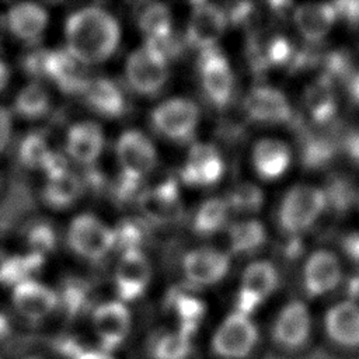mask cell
I'll return each mask as SVG.
<instances>
[{"label":"cell","instance_id":"47","mask_svg":"<svg viewBox=\"0 0 359 359\" xmlns=\"http://www.w3.org/2000/svg\"><path fill=\"white\" fill-rule=\"evenodd\" d=\"M74 359H118L114 352L101 348H84Z\"/></svg>","mask_w":359,"mask_h":359},{"label":"cell","instance_id":"23","mask_svg":"<svg viewBox=\"0 0 359 359\" xmlns=\"http://www.w3.org/2000/svg\"><path fill=\"white\" fill-rule=\"evenodd\" d=\"M142 212L154 222H172L181 215L177 182L167 180L158 187L143 192L139 199Z\"/></svg>","mask_w":359,"mask_h":359},{"label":"cell","instance_id":"26","mask_svg":"<svg viewBox=\"0 0 359 359\" xmlns=\"http://www.w3.org/2000/svg\"><path fill=\"white\" fill-rule=\"evenodd\" d=\"M191 352V335L180 328L156 332L146 346L149 359H188Z\"/></svg>","mask_w":359,"mask_h":359},{"label":"cell","instance_id":"17","mask_svg":"<svg viewBox=\"0 0 359 359\" xmlns=\"http://www.w3.org/2000/svg\"><path fill=\"white\" fill-rule=\"evenodd\" d=\"M244 109L252 121L262 123H282L292 116V107L286 95L269 86L252 88L245 97Z\"/></svg>","mask_w":359,"mask_h":359},{"label":"cell","instance_id":"53","mask_svg":"<svg viewBox=\"0 0 359 359\" xmlns=\"http://www.w3.org/2000/svg\"><path fill=\"white\" fill-rule=\"evenodd\" d=\"M22 359H45V358L38 356V355H27V356H24Z\"/></svg>","mask_w":359,"mask_h":359},{"label":"cell","instance_id":"51","mask_svg":"<svg viewBox=\"0 0 359 359\" xmlns=\"http://www.w3.org/2000/svg\"><path fill=\"white\" fill-rule=\"evenodd\" d=\"M7 83H8V69L3 63V60H0V91L7 86Z\"/></svg>","mask_w":359,"mask_h":359},{"label":"cell","instance_id":"21","mask_svg":"<svg viewBox=\"0 0 359 359\" xmlns=\"http://www.w3.org/2000/svg\"><path fill=\"white\" fill-rule=\"evenodd\" d=\"M79 63L67 50L45 52L42 74L52 79L66 93L84 94L90 80L86 79Z\"/></svg>","mask_w":359,"mask_h":359},{"label":"cell","instance_id":"6","mask_svg":"<svg viewBox=\"0 0 359 359\" xmlns=\"http://www.w3.org/2000/svg\"><path fill=\"white\" fill-rule=\"evenodd\" d=\"M69 247L80 257L98 259L115 244L114 230L93 215L77 216L67 231Z\"/></svg>","mask_w":359,"mask_h":359},{"label":"cell","instance_id":"27","mask_svg":"<svg viewBox=\"0 0 359 359\" xmlns=\"http://www.w3.org/2000/svg\"><path fill=\"white\" fill-rule=\"evenodd\" d=\"M87 104L104 116H118L125 111V100L119 88L107 79H95L88 83L86 91Z\"/></svg>","mask_w":359,"mask_h":359},{"label":"cell","instance_id":"18","mask_svg":"<svg viewBox=\"0 0 359 359\" xmlns=\"http://www.w3.org/2000/svg\"><path fill=\"white\" fill-rule=\"evenodd\" d=\"M224 171L223 160L212 144H194L181 177L189 185H212L217 182Z\"/></svg>","mask_w":359,"mask_h":359},{"label":"cell","instance_id":"16","mask_svg":"<svg viewBox=\"0 0 359 359\" xmlns=\"http://www.w3.org/2000/svg\"><path fill=\"white\" fill-rule=\"evenodd\" d=\"M226 24V13L216 4L195 3L187 28V39L202 50L212 48L222 36Z\"/></svg>","mask_w":359,"mask_h":359},{"label":"cell","instance_id":"40","mask_svg":"<svg viewBox=\"0 0 359 359\" xmlns=\"http://www.w3.org/2000/svg\"><path fill=\"white\" fill-rule=\"evenodd\" d=\"M86 296H87V287H86L84 282L79 280V279H72L70 282H67V285L63 289L62 300H63L65 306L72 313H74L86 302Z\"/></svg>","mask_w":359,"mask_h":359},{"label":"cell","instance_id":"28","mask_svg":"<svg viewBox=\"0 0 359 359\" xmlns=\"http://www.w3.org/2000/svg\"><path fill=\"white\" fill-rule=\"evenodd\" d=\"M83 189L81 178L67 170L62 175L48 180L43 198L45 202L53 208H66L80 198Z\"/></svg>","mask_w":359,"mask_h":359},{"label":"cell","instance_id":"29","mask_svg":"<svg viewBox=\"0 0 359 359\" xmlns=\"http://www.w3.org/2000/svg\"><path fill=\"white\" fill-rule=\"evenodd\" d=\"M140 29L146 34L147 42L161 45L171 35V15L164 4L147 6L139 18Z\"/></svg>","mask_w":359,"mask_h":359},{"label":"cell","instance_id":"15","mask_svg":"<svg viewBox=\"0 0 359 359\" xmlns=\"http://www.w3.org/2000/svg\"><path fill=\"white\" fill-rule=\"evenodd\" d=\"M150 276L151 269L146 255L139 248L125 251L115 271L119 300L128 303L140 297L150 282Z\"/></svg>","mask_w":359,"mask_h":359},{"label":"cell","instance_id":"14","mask_svg":"<svg viewBox=\"0 0 359 359\" xmlns=\"http://www.w3.org/2000/svg\"><path fill=\"white\" fill-rule=\"evenodd\" d=\"M11 302L17 314L31 323H38L57 307L59 296L48 286L28 279L13 286Z\"/></svg>","mask_w":359,"mask_h":359},{"label":"cell","instance_id":"43","mask_svg":"<svg viewBox=\"0 0 359 359\" xmlns=\"http://www.w3.org/2000/svg\"><path fill=\"white\" fill-rule=\"evenodd\" d=\"M338 18H342L351 25H359V1H338L334 3Z\"/></svg>","mask_w":359,"mask_h":359},{"label":"cell","instance_id":"50","mask_svg":"<svg viewBox=\"0 0 359 359\" xmlns=\"http://www.w3.org/2000/svg\"><path fill=\"white\" fill-rule=\"evenodd\" d=\"M251 11V4L250 3H238L236 4L229 14V20H231L233 22H240L243 21Z\"/></svg>","mask_w":359,"mask_h":359},{"label":"cell","instance_id":"24","mask_svg":"<svg viewBox=\"0 0 359 359\" xmlns=\"http://www.w3.org/2000/svg\"><path fill=\"white\" fill-rule=\"evenodd\" d=\"M104 146L102 130L97 123L79 122L74 123L66 139L69 156L83 165L93 164L101 154Z\"/></svg>","mask_w":359,"mask_h":359},{"label":"cell","instance_id":"46","mask_svg":"<svg viewBox=\"0 0 359 359\" xmlns=\"http://www.w3.org/2000/svg\"><path fill=\"white\" fill-rule=\"evenodd\" d=\"M342 250L349 259L359 264V231L349 233L342 238Z\"/></svg>","mask_w":359,"mask_h":359},{"label":"cell","instance_id":"32","mask_svg":"<svg viewBox=\"0 0 359 359\" xmlns=\"http://www.w3.org/2000/svg\"><path fill=\"white\" fill-rule=\"evenodd\" d=\"M229 203L219 198L205 201L195 216L194 227L201 234H210L219 230L227 220Z\"/></svg>","mask_w":359,"mask_h":359},{"label":"cell","instance_id":"5","mask_svg":"<svg viewBox=\"0 0 359 359\" xmlns=\"http://www.w3.org/2000/svg\"><path fill=\"white\" fill-rule=\"evenodd\" d=\"M167 77V57L157 45L147 42L128 57L126 79L137 93H156Z\"/></svg>","mask_w":359,"mask_h":359},{"label":"cell","instance_id":"19","mask_svg":"<svg viewBox=\"0 0 359 359\" xmlns=\"http://www.w3.org/2000/svg\"><path fill=\"white\" fill-rule=\"evenodd\" d=\"M229 269V257L215 248H198L184 258V272L196 286H209L219 282Z\"/></svg>","mask_w":359,"mask_h":359},{"label":"cell","instance_id":"13","mask_svg":"<svg viewBox=\"0 0 359 359\" xmlns=\"http://www.w3.org/2000/svg\"><path fill=\"white\" fill-rule=\"evenodd\" d=\"M323 327L327 338L339 348H359V304L342 300L332 304L324 314Z\"/></svg>","mask_w":359,"mask_h":359},{"label":"cell","instance_id":"11","mask_svg":"<svg viewBox=\"0 0 359 359\" xmlns=\"http://www.w3.org/2000/svg\"><path fill=\"white\" fill-rule=\"evenodd\" d=\"M342 279L338 257L330 250H317L309 255L303 266V285L309 296L320 297L332 292Z\"/></svg>","mask_w":359,"mask_h":359},{"label":"cell","instance_id":"42","mask_svg":"<svg viewBox=\"0 0 359 359\" xmlns=\"http://www.w3.org/2000/svg\"><path fill=\"white\" fill-rule=\"evenodd\" d=\"M42 170L46 172L48 180L55 178L62 175L63 172L67 171V164L65 157L60 153L56 151H50L49 156L46 157V160L42 164Z\"/></svg>","mask_w":359,"mask_h":359},{"label":"cell","instance_id":"48","mask_svg":"<svg viewBox=\"0 0 359 359\" xmlns=\"http://www.w3.org/2000/svg\"><path fill=\"white\" fill-rule=\"evenodd\" d=\"M13 321L10 318V316L0 310V346H3L6 342H8V339L13 337Z\"/></svg>","mask_w":359,"mask_h":359},{"label":"cell","instance_id":"7","mask_svg":"<svg viewBox=\"0 0 359 359\" xmlns=\"http://www.w3.org/2000/svg\"><path fill=\"white\" fill-rule=\"evenodd\" d=\"M91 325L98 348L114 352L128 338L132 318L123 302H107L95 307L91 316Z\"/></svg>","mask_w":359,"mask_h":359},{"label":"cell","instance_id":"35","mask_svg":"<svg viewBox=\"0 0 359 359\" xmlns=\"http://www.w3.org/2000/svg\"><path fill=\"white\" fill-rule=\"evenodd\" d=\"M50 150L42 135L39 133H29L27 135L18 147V157L20 161L28 168H42L43 161L49 156Z\"/></svg>","mask_w":359,"mask_h":359},{"label":"cell","instance_id":"36","mask_svg":"<svg viewBox=\"0 0 359 359\" xmlns=\"http://www.w3.org/2000/svg\"><path fill=\"white\" fill-rule=\"evenodd\" d=\"M227 202L236 210L257 212L264 203V194L258 187L245 182L231 191Z\"/></svg>","mask_w":359,"mask_h":359},{"label":"cell","instance_id":"9","mask_svg":"<svg viewBox=\"0 0 359 359\" xmlns=\"http://www.w3.org/2000/svg\"><path fill=\"white\" fill-rule=\"evenodd\" d=\"M278 280V271L271 262L257 261L250 264L243 273L236 310L251 316L252 311L275 290Z\"/></svg>","mask_w":359,"mask_h":359},{"label":"cell","instance_id":"45","mask_svg":"<svg viewBox=\"0 0 359 359\" xmlns=\"http://www.w3.org/2000/svg\"><path fill=\"white\" fill-rule=\"evenodd\" d=\"M289 56V43L285 39H275L268 48V59L272 63H282Z\"/></svg>","mask_w":359,"mask_h":359},{"label":"cell","instance_id":"41","mask_svg":"<svg viewBox=\"0 0 359 359\" xmlns=\"http://www.w3.org/2000/svg\"><path fill=\"white\" fill-rule=\"evenodd\" d=\"M342 150L346 158L359 167V128L349 130L342 140Z\"/></svg>","mask_w":359,"mask_h":359},{"label":"cell","instance_id":"38","mask_svg":"<svg viewBox=\"0 0 359 359\" xmlns=\"http://www.w3.org/2000/svg\"><path fill=\"white\" fill-rule=\"evenodd\" d=\"M114 237H115V244L118 247L123 248L125 251L129 250H136L142 241V230L140 226L135 222H122L118 224L116 230H114Z\"/></svg>","mask_w":359,"mask_h":359},{"label":"cell","instance_id":"4","mask_svg":"<svg viewBox=\"0 0 359 359\" xmlns=\"http://www.w3.org/2000/svg\"><path fill=\"white\" fill-rule=\"evenodd\" d=\"M311 335V314L306 303L287 302L275 316L271 339L282 351L294 352L304 348Z\"/></svg>","mask_w":359,"mask_h":359},{"label":"cell","instance_id":"12","mask_svg":"<svg viewBox=\"0 0 359 359\" xmlns=\"http://www.w3.org/2000/svg\"><path fill=\"white\" fill-rule=\"evenodd\" d=\"M116 154L122 172L137 180L149 174L157 163L153 143L139 130H126L121 135L116 143Z\"/></svg>","mask_w":359,"mask_h":359},{"label":"cell","instance_id":"39","mask_svg":"<svg viewBox=\"0 0 359 359\" xmlns=\"http://www.w3.org/2000/svg\"><path fill=\"white\" fill-rule=\"evenodd\" d=\"M310 111L317 121H327L334 115L335 102L332 95L325 88H318L316 95L311 98Z\"/></svg>","mask_w":359,"mask_h":359},{"label":"cell","instance_id":"3","mask_svg":"<svg viewBox=\"0 0 359 359\" xmlns=\"http://www.w3.org/2000/svg\"><path fill=\"white\" fill-rule=\"evenodd\" d=\"M327 205L324 189L307 184L294 185L285 194L279 205V226L286 234H300L318 220Z\"/></svg>","mask_w":359,"mask_h":359},{"label":"cell","instance_id":"25","mask_svg":"<svg viewBox=\"0 0 359 359\" xmlns=\"http://www.w3.org/2000/svg\"><path fill=\"white\" fill-rule=\"evenodd\" d=\"M6 21L8 29L17 38L32 42L43 32L48 22V14L38 4L20 3L8 10Z\"/></svg>","mask_w":359,"mask_h":359},{"label":"cell","instance_id":"44","mask_svg":"<svg viewBox=\"0 0 359 359\" xmlns=\"http://www.w3.org/2000/svg\"><path fill=\"white\" fill-rule=\"evenodd\" d=\"M13 130V116L11 112L0 107V153L7 147Z\"/></svg>","mask_w":359,"mask_h":359},{"label":"cell","instance_id":"30","mask_svg":"<svg viewBox=\"0 0 359 359\" xmlns=\"http://www.w3.org/2000/svg\"><path fill=\"white\" fill-rule=\"evenodd\" d=\"M266 238L265 227L258 220H245L236 223L230 229V247L231 251L238 252H251L259 248Z\"/></svg>","mask_w":359,"mask_h":359},{"label":"cell","instance_id":"54","mask_svg":"<svg viewBox=\"0 0 359 359\" xmlns=\"http://www.w3.org/2000/svg\"><path fill=\"white\" fill-rule=\"evenodd\" d=\"M0 359H6V358H4V355H3L1 352H0Z\"/></svg>","mask_w":359,"mask_h":359},{"label":"cell","instance_id":"2","mask_svg":"<svg viewBox=\"0 0 359 359\" xmlns=\"http://www.w3.org/2000/svg\"><path fill=\"white\" fill-rule=\"evenodd\" d=\"M259 341V328L252 317L234 310L215 327L208 349L215 359H251Z\"/></svg>","mask_w":359,"mask_h":359},{"label":"cell","instance_id":"1","mask_svg":"<svg viewBox=\"0 0 359 359\" xmlns=\"http://www.w3.org/2000/svg\"><path fill=\"white\" fill-rule=\"evenodd\" d=\"M67 52L80 63L91 65L109 57L119 43V25L102 8L84 7L66 21Z\"/></svg>","mask_w":359,"mask_h":359},{"label":"cell","instance_id":"22","mask_svg":"<svg viewBox=\"0 0 359 359\" xmlns=\"http://www.w3.org/2000/svg\"><path fill=\"white\" fill-rule=\"evenodd\" d=\"M292 161L289 146L278 139H262L252 149V165L257 174L264 180H276L282 177Z\"/></svg>","mask_w":359,"mask_h":359},{"label":"cell","instance_id":"31","mask_svg":"<svg viewBox=\"0 0 359 359\" xmlns=\"http://www.w3.org/2000/svg\"><path fill=\"white\" fill-rule=\"evenodd\" d=\"M49 94L48 91L36 84L25 86L14 100V109L24 118H39L49 109Z\"/></svg>","mask_w":359,"mask_h":359},{"label":"cell","instance_id":"37","mask_svg":"<svg viewBox=\"0 0 359 359\" xmlns=\"http://www.w3.org/2000/svg\"><path fill=\"white\" fill-rule=\"evenodd\" d=\"M28 244L32 248V252L43 255L53 250L56 244V234L50 224L36 223L28 230Z\"/></svg>","mask_w":359,"mask_h":359},{"label":"cell","instance_id":"8","mask_svg":"<svg viewBox=\"0 0 359 359\" xmlns=\"http://www.w3.org/2000/svg\"><path fill=\"white\" fill-rule=\"evenodd\" d=\"M199 119L198 107L187 98H171L157 105L151 114L154 128L175 140L188 139Z\"/></svg>","mask_w":359,"mask_h":359},{"label":"cell","instance_id":"33","mask_svg":"<svg viewBox=\"0 0 359 359\" xmlns=\"http://www.w3.org/2000/svg\"><path fill=\"white\" fill-rule=\"evenodd\" d=\"M42 264H43V255L36 252H31L27 255L8 257L1 283L15 286L20 282L28 280L31 279L29 276L42 266Z\"/></svg>","mask_w":359,"mask_h":359},{"label":"cell","instance_id":"10","mask_svg":"<svg viewBox=\"0 0 359 359\" xmlns=\"http://www.w3.org/2000/svg\"><path fill=\"white\" fill-rule=\"evenodd\" d=\"M199 72L208 98L216 107L226 105L233 91V74L226 56L215 46L203 49Z\"/></svg>","mask_w":359,"mask_h":359},{"label":"cell","instance_id":"52","mask_svg":"<svg viewBox=\"0 0 359 359\" xmlns=\"http://www.w3.org/2000/svg\"><path fill=\"white\" fill-rule=\"evenodd\" d=\"M8 257H10V255H7V254L0 248V283H1V280H3V273H4L6 264H7V261H8Z\"/></svg>","mask_w":359,"mask_h":359},{"label":"cell","instance_id":"49","mask_svg":"<svg viewBox=\"0 0 359 359\" xmlns=\"http://www.w3.org/2000/svg\"><path fill=\"white\" fill-rule=\"evenodd\" d=\"M346 91L351 101L359 105V70L346 79Z\"/></svg>","mask_w":359,"mask_h":359},{"label":"cell","instance_id":"34","mask_svg":"<svg viewBox=\"0 0 359 359\" xmlns=\"http://www.w3.org/2000/svg\"><path fill=\"white\" fill-rule=\"evenodd\" d=\"M174 309L178 316L177 328L192 335L199 320L203 316L205 304L194 296L181 293V294H177L174 299Z\"/></svg>","mask_w":359,"mask_h":359},{"label":"cell","instance_id":"20","mask_svg":"<svg viewBox=\"0 0 359 359\" xmlns=\"http://www.w3.org/2000/svg\"><path fill=\"white\" fill-rule=\"evenodd\" d=\"M338 20L334 3H307L296 7L293 21L299 34L309 42L323 41Z\"/></svg>","mask_w":359,"mask_h":359}]
</instances>
